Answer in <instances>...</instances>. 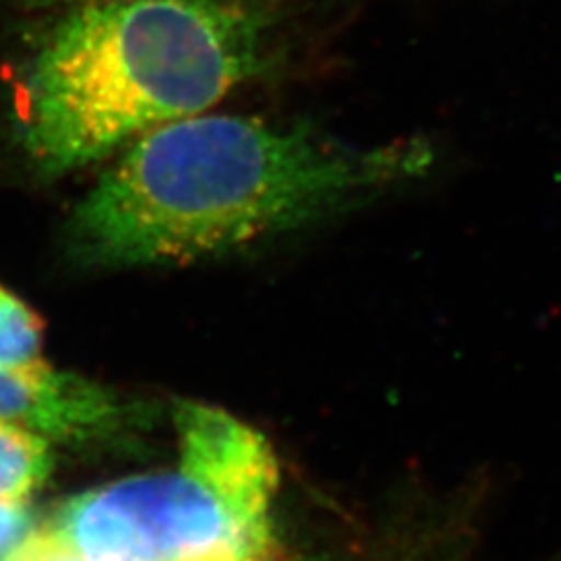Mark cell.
Listing matches in <instances>:
<instances>
[{"instance_id": "obj_1", "label": "cell", "mask_w": 561, "mask_h": 561, "mask_svg": "<svg viewBox=\"0 0 561 561\" xmlns=\"http://www.w3.org/2000/svg\"><path fill=\"white\" fill-rule=\"evenodd\" d=\"M431 164L424 141L354 146L206 111L125 146L73 206L65 245L88 268L185 266L335 219Z\"/></svg>"}, {"instance_id": "obj_10", "label": "cell", "mask_w": 561, "mask_h": 561, "mask_svg": "<svg viewBox=\"0 0 561 561\" xmlns=\"http://www.w3.org/2000/svg\"><path fill=\"white\" fill-rule=\"evenodd\" d=\"M94 2H111V0H0V4L9 7V9H18V11H55V13H62L76 7H83V4H94Z\"/></svg>"}, {"instance_id": "obj_2", "label": "cell", "mask_w": 561, "mask_h": 561, "mask_svg": "<svg viewBox=\"0 0 561 561\" xmlns=\"http://www.w3.org/2000/svg\"><path fill=\"white\" fill-rule=\"evenodd\" d=\"M275 21V0H111L62 11L23 67V159L59 180L210 111L261 71Z\"/></svg>"}, {"instance_id": "obj_9", "label": "cell", "mask_w": 561, "mask_h": 561, "mask_svg": "<svg viewBox=\"0 0 561 561\" xmlns=\"http://www.w3.org/2000/svg\"><path fill=\"white\" fill-rule=\"evenodd\" d=\"M7 561H92L83 558L80 553L67 549L65 545L50 539L48 535H44L41 528L34 530V535L27 541L21 545L20 549ZM277 561H327L312 560V558H301L298 553L287 551L283 558Z\"/></svg>"}, {"instance_id": "obj_7", "label": "cell", "mask_w": 561, "mask_h": 561, "mask_svg": "<svg viewBox=\"0 0 561 561\" xmlns=\"http://www.w3.org/2000/svg\"><path fill=\"white\" fill-rule=\"evenodd\" d=\"M44 322L27 304L0 287V368H25L44 362Z\"/></svg>"}, {"instance_id": "obj_5", "label": "cell", "mask_w": 561, "mask_h": 561, "mask_svg": "<svg viewBox=\"0 0 561 561\" xmlns=\"http://www.w3.org/2000/svg\"><path fill=\"white\" fill-rule=\"evenodd\" d=\"M482 507L479 486L408 500L340 561H472L481 537Z\"/></svg>"}, {"instance_id": "obj_8", "label": "cell", "mask_w": 561, "mask_h": 561, "mask_svg": "<svg viewBox=\"0 0 561 561\" xmlns=\"http://www.w3.org/2000/svg\"><path fill=\"white\" fill-rule=\"evenodd\" d=\"M36 530L27 503L0 502V561H7Z\"/></svg>"}, {"instance_id": "obj_3", "label": "cell", "mask_w": 561, "mask_h": 561, "mask_svg": "<svg viewBox=\"0 0 561 561\" xmlns=\"http://www.w3.org/2000/svg\"><path fill=\"white\" fill-rule=\"evenodd\" d=\"M175 458L60 503L44 535L92 561H277L279 461L261 433L202 401L171 405Z\"/></svg>"}, {"instance_id": "obj_4", "label": "cell", "mask_w": 561, "mask_h": 561, "mask_svg": "<svg viewBox=\"0 0 561 561\" xmlns=\"http://www.w3.org/2000/svg\"><path fill=\"white\" fill-rule=\"evenodd\" d=\"M0 421L71 447L131 442L150 424L146 405L46 362L0 368Z\"/></svg>"}, {"instance_id": "obj_6", "label": "cell", "mask_w": 561, "mask_h": 561, "mask_svg": "<svg viewBox=\"0 0 561 561\" xmlns=\"http://www.w3.org/2000/svg\"><path fill=\"white\" fill-rule=\"evenodd\" d=\"M50 472V442L25 426L0 421V502H30Z\"/></svg>"}]
</instances>
